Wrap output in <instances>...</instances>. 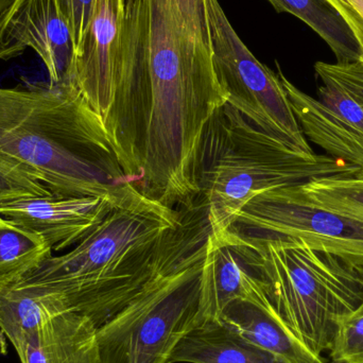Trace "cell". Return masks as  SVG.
Listing matches in <instances>:
<instances>
[{"label":"cell","instance_id":"6da1fadb","mask_svg":"<svg viewBox=\"0 0 363 363\" xmlns=\"http://www.w3.org/2000/svg\"><path fill=\"white\" fill-rule=\"evenodd\" d=\"M113 151L148 198L184 208L199 196L205 130L228 102L211 43L176 0H123Z\"/></svg>","mask_w":363,"mask_h":363},{"label":"cell","instance_id":"7a4b0ae2","mask_svg":"<svg viewBox=\"0 0 363 363\" xmlns=\"http://www.w3.org/2000/svg\"><path fill=\"white\" fill-rule=\"evenodd\" d=\"M209 233L201 203L172 208L131 184L74 249L51 256L16 286L55 294L98 328Z\"/></svg>","mask_w":363,"mask_h":363},{"label":"cell","instance_id":"3957f363","mask_svg":"<svg viewBox=\"0 0 363 363\" xmlns=\"http://www.w3.org/2000/svg\"><path fill=\"white\" fill-rule=\"evenodd\" d=\"M0 150L55 196L116 198L132 184L68 84L0 87Z\"/></svg>","mask_w":363,"mask_h":363},{"label":"cell","instance_id":"277c9868","mask_svg":"<svg viewBox=\"0 0 363 363\" xmlns=\"http://www.w3.org/2000/svg\"><path fill=\"white\" fill-rule=\"evenodd\" d=\"M359 168L330 155H305L250 123L226 104L209 121L198 163L200 202L211 234L222 236L252 199L274 188Z\"/></svg>","mask_w":363,"mask_h":363},{"label":"cell","instance_id":"5b68a950","mask_svg":"<svg viewBox=\"0 0 363 363\" xmlns=\"http://www.w3.org/2000/svg\"><path fill=\"white\" fill-rule=\"evenodd\" d=\"M241 235L257 254L279 317L322 356L330 350L340 320L362 302V279L339 258L298 239Z\"/></svg>","mask_w":363,"mask_h":363},{"label":"cell","instance_id":"8992f818","mask_svg":"<svg viewBox=\"0 0 363 363\" xmlns=\"http://www.w3.org/2000/svg\"><path fill=\"white\" fill-rule=\"evenodd\" d=\"M206 240L168 264L112 319L97 328L100 363H169L199 322Z\"/></svg>","mask_w":363,"mask_h":363},{"label":"cell","instance_id":"52a82bcc","mask_svg":"<svg viewBox=\"0 0 363 363\" xmlns=\"http://www.w3.org/2000/svg\"><path fill=\"white\" fill-rule=\"evenodd\" d=\"M213 67L230 106L250 123L305 155H313L279 74L243 44L218 0H206Z\"/></svg>","mask_w":363,"mask_h":363},{"label":"cell","instance_id":"ba28073f","mask_svg":"<svg viewBox=\"0 0 363 363\" xmlns=\"http://www.w3.org/2000/svg\"><path fill=\"white\" fill-rule=\"evenodd\" d=\"M230 230L304 241L339 258L363 283V224L318 206L301 184L258 194L245 204Z\"/></svg>","mask_w":363,"mask_h":363},{"label":"cell","instance_id":"9c48e42d","mask_svg":"<svg viewBox=\"0 0 363 363\" xmlns=\"http://www.w3.org/2000/svg\"><path fill=\"white\" fill-rule=\"evenodd\" d=\"M318 98L292 84L277 66L298 125L328 155L363 170V62L315 64Z\"/></svg>","mask_w":363,"mask_h":363},{"label":"cell","instance_id":"30bf717a","mask_svg":"<svg viewBox=\"0 0 363 363\" xmlns=\"http://www.w3.org/2000/svg\"><path fill=\"white\" fill-rule=\"evenodd\" d=\"M123 23V0H95L84 35L74 51L69 82L99 123L111 148Z\"/></svg>","mask_w":363,"mask_h":363},{"label":"cell","instance_id":"8fae6325","mask_svg":"<svg viewBox=\"0 0 363 363\" xmlns=\"http://www.w3.org/2000/svg\"><path fill=\"white\" fill-rule=\"evenodd\" d=\"M28 48L42 60L51 84L69 85L74 44L55 0H12L0 16V61Z\"/></svg>","mask_w":363,"mask_h":363},{"label":"cell","instance_id":"7c38bea8","mask_svg":"<svg viewBox=\"0 0 363 363\" xmlns=\"http://www.w3.org/2000/svg\"><path fill=\"white\" fill-rule=\"evenodd\" d=\"M236 302L271 303L257 254L236 230L219 237L209 233L201 274V321L221 319L226 308Z\"/></svg>","mask_w":363,"mask_h":363},{"label":"cell","instance_id":"4fadbf2b","mask_svg":"<svg viewBox=\"0 0 363 363\" xmlns=\"http://www.w3.org/2000/svg\"><path fill=\"white\" fill-rule=\"evenodd\" d=\"M125 189L116 198L60 196L51 194L18 199L0 204V215L38 233L53 252L64 251L78 245L95 230Z\"/></svg>","mask_w":363,"mask_h":363},{"label":"cell","instance_id":"5bb4252c","mask_svg":"<svg viewBox=\"0 0 363 363\" xmlns=\"http://www.w3.org/2000/svg\"><path fill=\"white\" fill-rule=\"evenodd\" d=\"M21 363H100L97 328L81 313L66 311L34 333Z\"/></svg>","mask_w":363,"mask_h":363},{"label":"cell","instance_id":"9a60e30c","mask_svg":"<svg viewBox=\"0 0 363 363\" xmlns=\"http://www.w3.org/2000/svg\"><path fill=\"white\" fill-rule=\"evenodd\" d=\"M221 319L281 363H328L290 330L277 315L272 303H233Z\"/></svg>","mask_w":363,"mask_h":363},{"label":"cell","instance_id":"2e32d148","mask_svg":"<svg viewBox=\"0 0 363 363\" xmlns=\"http://www.w3.org/2000/svg\"><path fill=\"white\" fill-rule=\"evenodd\" d=\"M169 363H281L223 320L201 321L174 350Z\"/></svg>","mask_w":363,"mask_h":363},{"label":"cell","instance_id":"e0dca14e","mask_svg":"<svg viewBox=\"0 0 363 363\" xmlns=\"http://www.w3.org/2000/svg\"><path fill=\"white\" fill-rule=\"evenodd\" d=\"M66 311H72L55 294L17 286L0 290V333L17 356L34 333Z\"/></svg>","mask_w":363,"mask_h":363},{"label":"cell","instance_id":"ac0fdd59","mask_svg":"<svg viewBox=\"0 0 363 363\" xmlns=\"http://www.w3.org/2000/svg\"><path fill=\"white\" fill-rule=\"evenodd\" d=\"M279 13H289L311 27L334 52L337 63L362 61L357 40L326 0H268Z\"/></svg>","mask_w":363,"mask_h":363},{"label":"cell","instance_id":"d6986e66","mask_svg":"<svg viewBox=\"0 0 363 363\" xmlns=\"http://www.w3.org/2000/svg\"><path fill=\"white\" fill-rule=\"evenodd\" d=\"M52 253L38 233L0 215V290L18 285Z\"/></svg>","mask_w":363,"mask_h":363},{"label":"cell","instance_id":"ffe728a7","mask_svg":"<svg viewBox=\"0 0 363 363\" xmlns=\"http://www.w3.org/2000/svg\"><path fill=\"white\" fill-rule=\"evenodd\" d=\"M318 206L363 224V170L320 177L301 184Z\"/></svg>","mask_w":363,"mask_h":363},{"label":"cell","instance_id":"44dd1931","mask_svg":"<svg viewBox=\"0 0 363 363\" xmlns=\"http://www.w3.org/2000/svg\"><path fill=\"white\" fill-rule=\"evenodd\" d=\"M328 351L335 363H363V301L340 320Z\"/></svg>","mask_w":363,"mask_h":363},{"label":"cell","instance_id":"7402d4cb","mask_svg":"<svg viewBox=\"0 0 363 363\" xmlns=\"http://www.w3.org/2000/svg\"><path fill=\"white\" fill-rule=\"evenodd\" d=\"M51 194L50 190L21 164L0 150V204L9 201Z\"/></svg>","mask_w":363,"mask_h":363},{"label":"cell","instance_id":"603a6c76","mask_svg":"<svg viewBox=\"0 0 363 363\" xmlns=\"http://www.w3.org/2000/svg\"><path fill=\"white\" fill-rule=\"evenodd\" d=\"M60 12L69 27L74 51L78 48L91 19L95 0H55Z\"/></svg>","mask_w":363,"mask_h":363},{"label":"cell","instance_id":"cb8c5ba5","mask_svg":"<svg viewBox=\"0 0 363 363\" xmlns=\"http://www.w3.org/2000/svg\"><path fill=\"white\" fill-rule=\"evenodd\" d=\"M339 13L359 45L363 62V0H326Z\"/></svg>","mask_w":363,"mask_h":363},{"label":"cell","instance_id":"d4e9b609","mask_svg":"<svg viewBox=\"0 0 363 363\" xmlns=\"http://www.w3.org/2000/svg\"><path fill=\"white\" fill-rule=\"evenodd\" d=\"M186 21L206 42L211 43L206 0H176Z\"/></svg>","mask_w":363,"mask_h":363},{"label":"cell","instance_id":"484cf974","mask_svg":"<svg viewBox=\"0 0 363 363\" xmlns=\"http://www.w3.org/2000/svg\"><path fill=\"white\" fill-rule=\"evenodd\" d=\"M11 1H12V0H0V16H1L2 13L6 11V9L8 8Z\"/></svg>","mask_w":363,"mask_h":363}]
</instances>
